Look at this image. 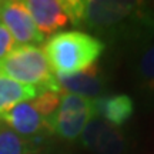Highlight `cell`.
I'll return each instance as SVG.
<instances>
[{"label":"cell","mask_w":154,"mask_h":154,"mask_svg":"<svg viewBox=\"0 0 154 154\" xmlns=\"http://www.w3.org/2000/svg\"><path fill=\"white\" fill-rule=\"evenodd\" d=\"M24 6L43 36L56 33L70 23L61 0H27Z\"/></svg>","instance_id":"obj_9"},{"label":"cell","mask_w":154,"mask_h":154,"mask_svg":"<svg viewBox=\"0 0 154 154\" xmlns=\"http://www.w3.org/2000/svg\"><path fill=\"white\" fill-rule=\"evenodd\" d=\"M61 91L82 96L86 99L96 100L104 96L107 91V77L97 64L87 67L86 70L73 76L57 77Z\"/></svg>","instance_id":"obj_8"},{"label":"cell","mask_w":154,"mask_h":154,"mask_svg":"<svg viewBox=\"0 0 154 154\" xmlns=\"http://www.w3.org/2000/svg\"><path fill=\"white\" fill-rule=\"evenodd\" d=\"M33 141L20 137L0 121V154H32Z\"/></svg>","instance_id":"obj_12"},{"label":"cell","mask_w":154,"mask_h":154,"mask_svg":"<svg viewBox=\"0 0 154 154\" xmlns=\"http://www.w3.org/2000/svg\"><path fill=\"white\" fill-rule=\"evenodd\" d=\"M93 117H96L94 100L76 94H61L59 109L51 119V130L61 138L73 141L82 136Z\"/></svg>","instance_id":"obj_3"},{"label":"cell","mask_w":154,"mask_h":154,"mask_svg":"<svg viewBox=\"0 0 154 154\" xmlns=\"http://www.w3.org/2000/svg\"><path fill=\"white\" fill-rule=\"evenodd\" d=\"M0 121H3L20 137L33 143H36V140H43L46 134L53 133L51 124L36 110L32 100L20 103L9 113L0 116Z\"/></svg>","instance_id":"obj_5"},{"label":"cell","mask_w":154,"mask_h":154,"mask_svg":"<svg viewBox=\"0 0 154 154\" xmlns=\"http://www.w3.org/2000/svg\"><path fill=\"white\" fill-rule=\"evenodd\" d=\"M106 44L100 38L80 30L53 34L44 44V56L57 77L73 76L96 64Z\"/></svg>","instance_id":"obj_1"},{"label":"cell","mask_w":154,"mask_h":154,"mask_svg":"<svg viewBox=\"0 0 154 154\" xmlns=\"http://www.w3.org/2000/svg\"><path fill=\"white\" fill-rule=\"evenodd\" d=\"M38 91L33 87L14 82L13 79L0 74V116L6 114L20 103L33 100Z\"/></svg>","instance_id":"obj_11"},{"label":"cell","mask_w":154,"mask_h":154,"mask_svg":"<svg viewBox=\"0 0 154 154\" xmlns=\"http://www.w3.org/2000/svg\"><path fill=\"white\" fill-rule=\"evenodd\" d=\"M96 117L114 127L124 126L134 113V103L128 94H109L94 100Z\"/></svg>","instance_id":"obj_10"},{"label":"cell","mask_w":154,"mask_h":154,"mask_svg":"<svg viewBox=\"0 0 154 154\" xmlns=\"http://www.w3.org/2000/svg\"><path fill=\"white\" fill-rule=\"evenodd\" d=\"M0 74L36 88L38 93H61L57 76L51 70L44 51L33 44L14 46L10 53L0 61Z\"/></svg>","instance_id":"obj_2"},{"label":"cell","mask_w":154,"mask_h":154,"mask_svg":"<svg viewBox=\"0 0 154 154\" xmlns=\"http://www.w3.org/2000/svg\"><path fill=\"white\" fill-rule=\"evenodd\" d=\"M60 97H61V93L43 91V93H38L37 96L32 100V104H33L34 107H36V110L51 124V119H53L56 110L59 109V104H60Z\"/></svg>","instance_id":"obj_13"},{"label":"cell","mask_w":154,"mask_h":154,"mask_svg":"<svg viewBox=\"0 0 154 154\" xmlns=\"http://www.w3.org/2000/svg\"><path fill=\"white\" fill-rule=\"evenodd\" d=\"M0 20L17 43L34 46L44 40V36L37 30L26 9L24 2H0Z\"/></svg>","instance_id":"obj_6"},{"label":"cell","mask_w":154,"mask_h":154,"mask_svg":"<svg viewBox=\"0 0 154 154\" xmlns=\"http://www.w3.org/2000/svg\"><path fill=\"white\" fill-rule=\"evenodd\" d=\"M133 76L137 87L154 97V24L140 34L134 42Z\"/></svg>","instance_id":"obj_7"},{"label":"cell","mask_w":154,"mask_h":154,"mask_svg":"<svg viewBox=\"0 0 154 154\" xmlns=\"http://www.w3.org/2000/svg\"><path fill=\"white\" fill-rule=\"evenodd\" d=\"M14 46H16L14 44V38L11 37L9 30L3 24H0V61L10 53Z\"/></svg>","instance_id":"obj_14"},{"label":"cell","mask_w":154,"mask_h":154,"mask_svg":"<svg viewBox=\"0 0 154 154\" xmlns=\"http://www.w3.org/2000/svg\"><path fill=\"white\" fill-rule=\"evenodd\" d=\"M82 146L93 154H126L128 140L120 128L93 117L80 136Z\"/></svg>","instance_id":"obj_4"}]
</instances>
